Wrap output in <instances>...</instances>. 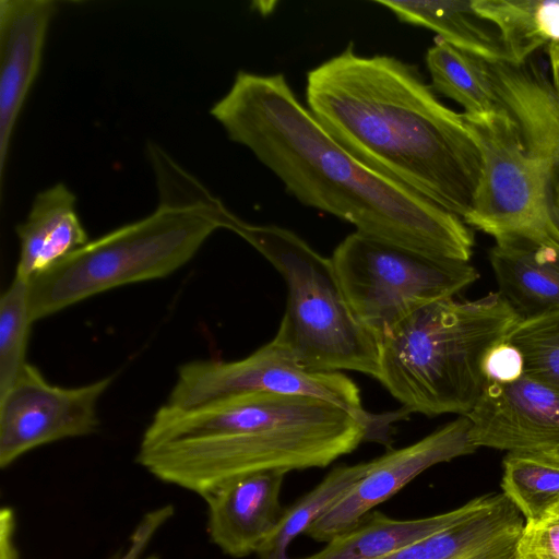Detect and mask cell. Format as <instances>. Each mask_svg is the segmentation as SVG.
<instances>
[{
	"label": "cell",
	"instance_id": "1",
	"mask_svg": "<svg viewBox=\"0 0 559 559\" xmlns=\"http://www.w3.org/2000/svg\"><path fill=\"white\" fill-rule=\"evenodd\" d=\"M211 115L302 204L346 221L361 234L469 262L475 245L471 228L348 153L299 102L284 74L239 71Z\"/></svg>",
	"mask_w": 559,
	"mask_h": 559
},
{
	"label": "cell",
	"instance_id": "2",
	"mask_svg": "<svg viewBox=\"0 0 559 559\" xmlns=\"http://www.w3.org/2000/svg\"><path fill=\"white\" fill-rule=\"evenodd\" d=\"M308 109L348 153L463 222L481 176L462 114L447 107L418 69L354 44L307 73Z\"/></svg>",
	"mask_w": 559,
	"mask_h": 559
},
{
	"label": "cell",
	"instance_id": "3",
	"mask_svg": "<svg viewBox=\"0 0 559 559\" xmlns=\"http://www.w3.org/2000/svg\"><path fill=\"white\" fill-rule=\"evenodd\" d=\"M371 439L349 411L306 395L263 392L237 432L140 444L138 463L159 480L204 498L258 472L325 467Z\"/></svg>",
	"mask_w": 559,
	"mask_h": 559
},
{
	"label": "cell",
	"instance_id": "4",
	"mask_svg": "<svg viewBox=\"0 0 559 559\" xmlns=\"http://www.w3.org/2000/svg\"><path fill=\"white\" fill-rule=\"evenodd\" d=\"M520 319L500 293L431 302L380 338L377 380L406 414L465 416L488 384L487 353Z\"/></svg>",
	"mask_w": 559,
	"mask_h": 559
},
{
	"label": "cell",
	"instance_id": "5",
	"mask_svg": "<svg viewBox=\"0 0 559 559\" xmlns=\"http://www.w3.org/2000/svg\"><path fill=\"white\" fill-rule=\"evenodd\" d=\"M235 214L203 186L159 195L150 215L90 240L28 281L32 321L118 286L165 277L185 265Z\"/></svg>",
	"mask_w": 559,
	"mask_h": 559
},
{
	"label": "cell",
	"instance_id": "6",
	"mask_svg": "<svg viewBox=\"0 0 559 559\" xmlns=\"http://www.w3.org/2000/svg\"><path fill=\"white\" fill-rule=\"evenodd\" d=\"M229 230L259 251L282 275L287 304L277 335L311 371H356L378 378L380 342L356 318L331 258L294 231L235 217Z\"/></svg>",
	"mask_w": 559,
	"mask_h": 559
},
{
	"label": "cell",
	"instance_id": "7",
	"mask_svg": "<svg viewBox=\"0 0 559 559\" xmlns=\"http://www.w3.org/2000/svg\"><path fill=\"white\" fill-rule=\"evenodd\" d=\"M331 260L354 314L379 341L418 309L454 297L479 278L469 262L359 231L345 237Z\"/></svg>",
	"mask_w": 559,
	"mask_h": 559
},
{
	"label": "cell",
	"instance_id": "8",
	"mask_svg": "<svg viewBox=\"0 0 559 559\" xmlns=\"http://www.w3.org/2000/svg\"><path fill=\"white\" fill-rule=\"evenodd\" d=\"M462 115L481 157L479 185L464 223L493 238L554 235L549 165L527 152L501 109Z\"/></svg>",
	"mask_w": 559,
	"mask_h": 559
},
{
	"label": "cell",
	"instance_id": "9",
	"mask_svg": "<svg viewBox=\"0 0 559 559\" xmlns=\"http://www.w3.org/2000/svg\"><path fill=\"white\" fill-rule=\"evenodd\" d=\"M259 392L306 395L331 402L359 417L370 428L372 439L381 440V430L390 421L365 411L359 388L349 377L301 367L277 335L239 360H198L181 365L166 405L189 409Z\"/></svg>",
	"mask_w": 559,
	"mask_h": 559
},
{
	"label": "cell",
	"instance_id": "10",
	"mask_svg": "<svg viewBox=\"0 0 559 559\" xmlns=\"http://www.w3.org/2000/svg\"><path fill=\"white\" fill-rule=\"evenodd\" d=\"M111 381L107 377L78 388L57 386L27 364L0 396V466L43 444L94 433L97 404Z\"/></svg>",
	"mask_w": 559,
	"mask_h": 559
},
{
	"label": "cell",
	"instance_id": "11",
	"mask_svg": "<svg viewBox=\"0 0 559 559\" xmlns=\"http://www.w3.org/2000/svg\"><path fill=\"white\" fill-rule=\"evenodd\" d=\"M471 427L467 416H459L420 440L369 461L360 480L305 534L317 542L328 543L356 525L424 471L474 453L477 448L471 439Z\"/></svg>",
	"mask_w": 559,
	"mask_h": 559
},
{
	"label": "cell",
	"instance_id": "12",
	"mask_svg": "<svg viewBox=\"0 0 559 559\" xmlns=\"http://www.w3.org/2000/svg\"><path fill=\"white\" fill-rule=\"evenodd\" d=\"M465 416L477 449L559 452V391L525 373L509 383H488Z\"/></svg>",
	"mask_w": 559,
	"mask_h": 559
},
{
	"label": "cell",
	"instance_id": "13",
	"mask_svg": "<svg viewBox=\"0 0 559 559\" xmlns=\"http://www.w3.org/2000/svg\"><path fill=\"white\" fill-rule=\"evenodd\" d=\"M51 0L0 1V177L3 181L11 140L26 97L40 69Z\"/></svg>",
	"mask_w": 559,
	"mask_h": 559
},
{
	"label": "cell",
	"instance_id": "14",
	"mask_svg": "<svg viewBox=\"0 0 559 559\" xmlns=\"http://www.w3.org/2000/svg\"><path fill=\"white\" fill-rule=\"evenodd\" d=\"M501 109L534 157L546 162L559 183V94L544 67L532 58L523 62L483 59Z\"/></svg>",
	"mask_w": 559,
	"mask_h": 559
},
{
	"label": "cell",
	"instance_id": "15",
	"mask_svg": "<svg viewBox=\"0 0 559 559\" xmlns=\"http://www.w3.org/2000/svg\"><path fill=\"white\" fill-rule=\"evenodd\" d=\"M286 474L283 469L249 474L206 495L212 543L234 558L258 554L285 510L280 495Z\"/></svg>",
	"mask_w": 559,
	"mask_h": 559
},
{
	"label": "cell",
	"instance_id": "16",
	"mask_svg": "<svg viewBox=\"0 0 559 559\" xmlns=\"http://www.w3.org/2000/svg\"><path fill=\"white\" fill-rule=\"evenodd\" d=\"M489 261L501 296L521 319L559 311V239L556 235L495 238Z\"/></svg>",
	"mask_w": 559,
	"mask_h": 559
},
{
	"label": "cell",
	"instance_id": "17",
	"mask_svg": "<svg viewBox=\"0 0 559 559\" xmlns=\"http://www.w3.org/2000/svg\"><path fill=\"white\" fill-rule=\"evenodd\" d=\"M524 518L503 495L474 514L380 559H513Z\"/></svg>",
	"mask_w": 559,
	"mask_h": 559
},
{
	"label": "cell",
	"instance_id": "18",
	"mask_svg": "<svg viewBox=\"0 0 559 559\" xmlns=\"http://www.w3.org/2000/svg\"><path fill=\"white\" fill-rule=\"evenodd\" d=\"M75 202V195L64 183L35 197L27 218L16 226L21 248L17 275L29 281L90 241Z\"/></svg>",
	"mask_w": 559,
	"mask_h": 559
},
{
	"label": "cell",
	"instance_id": "19",
	"mask_svg": "<svg viewBox=\"0 0 559 559\" xmlns=\"http://www.w3.org/2000/svg\"><path fill=\"white\" fill-rule=\"evenodd\" d=\"M487 498L478 497L449 512L412 520L369 512L320 551L302 559H380L461 522L477 512Z\"/></svg>",
	"mask_w": 559,
	"mask_h": 559
},
{
	"label": "cell",
	"instance_id": "20",
	"mask_svg": "<svg viewBox=\"0 0 559 559\" xmlns=\"http://www.w3.org/2000/svg\"><path fill=\"white\" fill-rule=\"evenodd\" d=\"M399 20L429 28L456 48L489 62L509 60L499 38L474 10L472 0H377Z\"/></svg>",
	"mask_w": 559,
	"mask_h": 559
},
{
	"label": "cell",
	"instance_id": "21",
	"mask_svg": "<svg viewBox=\"0 0 559 559\" xmlns=\"http://www.w3.org/2000/svg\"><path fill=\"white\" fill-rule=\"evenodd\" d=\"M472 4L498 28L510 61L523 62L559 40V0H472Z\"/></svg>",
	"mask_w": 559,
	"mask_h": 559
},
{
	"label": "cell",
	"instance_id": "22",
	"mask_svg": "<svg viewBox=\"0 0 559 559\" xmlns=\"http://www.w3.org/2000/svg\"><path fill=\"white\" fill-rule=\"evenodd\" d=\"M426 64L432 90L461 105L464 115L481 116L498 110L483 59L437 36L426 53Z\"/></svg>",
	"mask_w": 559,
	"mask_h": 559
},
{
	"label": "cell",
	"instance_id": "23",
	"mask_svg": "<svg viewBox=\"0 0 559 559\" xmlns=\"http://www.w3.org/2000/svg\"><path fill=\"white\" fill-rule=\"evenodd\" d=\"M501 487L525 522L548 516L559 504V452H508Z\"/></svg>",
	"mask_w": 559,
	"mask_h": 559
},
{
	"label": "cell",
	"instance_id": "24",
	"mask_svg": "<svg viewBox=\"0 0 559 559\" xmlns=\"http://www.w3.org/2000/svg\"><path fill=\"white\" fill-rule=\"evenodd\" d=\"M368 465L369 462H361L335 467L312 490L286 508L259 550V558L292 559L288 548L293 540L343 499L365 475Z\"/></svg>",
	"mask_w": 559,
	"mask_h": 559
},
{
	"label": "cell",
	"instance_id": "25",
	"mask_svg": "<svg viewBox=\"0 0 559 559\" xmlns=\"http://www.w3.org/2000/svg\"><path fill=\"white\" fill-rule=\"evenodd\" d=\"M28 281L15 273L0 298V396L15 382L27 365L31 324Z\"/></svg>",
	"mask_w": 559,
	"mask_h": 559
},
{
	"label": "cell",
	"instance_id": "26",
	"mask_svg": "<svg viewBox=\"0 0 559 559\" xmlns=\"http://www.w3.org/2000/svg\"><path fill=\"white\" fill-rule=\"evenodd\" d=\"M506 341L520 350L526 376L559 391V311L520 319Z\"/></svg>",
	"mask_w": 559,
	"mask_h": 559
},
{
	"label": "cell",
	"instance_id": "27",
	"mask_svg": "<svg viewBox=\"0 0 559 559\" xmlns=\"http://www.w3.org/2000/svg\"><path fill=\"white\" fill-rule=\"evenodd\" d=\"M515 559H559V516L525 522L516 542Z\"/></svg>",
	"mask_w": 559,
	"mask_h": 559
},
{
	"label": "cell",
	"instance_id": "28",
	"mask_svg": "<svg viewBox=\"0 0 559 559\" xmlns=\"http://www.w3.org/2000/svg\"><path fill=\"white\" fill-rule=\"evenodd\" d=\"M483 369L488 383H509L524 374L520 350L507 341L497 344L487 353Z\"/></svg>",
	"mask_w": 559,
	"mask_h": 559
},
{
	"label": "cell",
	"instance_id": "29",
	"mask_svg": "<svg viewBox=\"0 0 559 559\" xmlns=\"http://www.w3.org/2000/svg\"><path fill=\"white\" fill-rule=\"evenodd\" d=\"M174 513L175 509L171 504H165L145 513L132 532L123 554L112 559H157V557H142L154 535L173 518Z\"/></svg>",
	"mask_w": 559,
	"mask_h": 559
},
{
	"label": "cell",
	"instance_id": "30",
	"mask_svg": "<svg viewBox=\"0 0 559 559\" xmlns=\"http://www.w3.org/2000/svg\"><path fill=\"white\" fill-rule=\"evenodd\" d=\"M0 559H20L15 544V516L9 507L0 512Z\"/></svg>",
	"mask_w": 559,
	"mask_h": 559
},
{
	"label": "cell",
	"instance_id": "31",
	"mask_svg": "<svg viewBox=\"0 0 559 559\" xmlns=\"http://www.w3.org/2000/svg\"><path fill=\"white\" fill-rule=\"evenodd\" d=\"M551 83L559 94V40L546 46Z\"/></svg>",
	"mask_w": 559,
	"mask_h": 559
},
{
	"label": "cell",
	"instance_id": "32",
	"mask_svg": "<svg viewBox=\"0 0 559 559\" xmlns=\"http://www.w3.org/2000/svg\"><path fill=\"white\" fill-rule=\"evenodd\" d=\"M550 214L559 239V185L554 186L550 191Z\"/></svg>",
	"mask_w": 559,
	"mask_h": 559
},
{
	"label": "cell",
	"instance_id": "33",
	"mask_svg": "<svg viewBox=\"0 0 559 559\" xmlns=\"http://www.w3.org/2000/svg\"><path fill=\"white\" fill-rule=\"evenodd\" d=\"M549 515L559 516V504L550 511Z\"/></svg>",
	"mask_w": 559,
	"mask_h": 559
},
{
	"label": "cell",
	"instance_id": "34",
	"mask_svg": "<svg viewBox=\"0 0 559 559\" xmlns=\"http://www.w3.org/2000/svg\"><path fill=\"white\" fill-rule=\"evenodd\" d=\"M513 559H515V558H513Z\"/></svg>",
	"mask_w": 559,
	"mask_h": 559
}]
</instances>
